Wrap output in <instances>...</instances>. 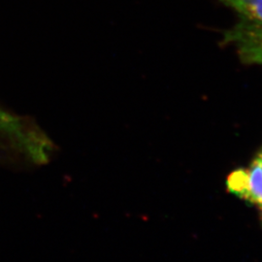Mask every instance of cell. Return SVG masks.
I'll return each instance as SVG.
<instances>
[{
  "label": "cell",
  "instance_id": "obj_2",
  "mask_svg": "<svg viewBox=\"0 0 262 262\" xmlns=\"http://www.w3.org/2000/svg\"><path fill=\"white\" fill-rule=\"evenodd\" d=\"M231 192L259 207L262 212V150L249 168L239 169L227 180Z\"/></svg>",
  "mask_w": 262,
  "mask_h": 262
},
{
  "label": "cell",
  "instance_id": "obj_1",
  "mask_svg": "<svg viewBox=\"0 0 262 262\" xmlns=\"http://www.w3.org/2000/svg\"><path fill=\"white\" fill-rule=\"evenodd\" d=\"M237 16L223 42L233 48L245 64L262 66V0H217Z\"/></svg>",
  "mask_w": 262,
  "mask_h": 262
}]
</instances>
